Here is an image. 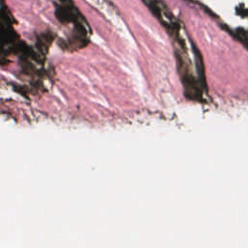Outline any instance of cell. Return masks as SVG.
Masks as SVG:
<instances>
[{"mask_svg": "<svg viewBox=\"0 0 248 248\" xmlns=\"http://www.w3.org/2000/svg\"><path fill=\"white\" fill-rule=\"evenodd\" d=\"M56 16L63 23L74 22L80 26H87L84 18L71 0H60L59 5L56 7Z\"/></svg>", "mask_w": 248, "mask_h": 248, "instance_id": "cell-1", "label": "cell"}]
</instances>
